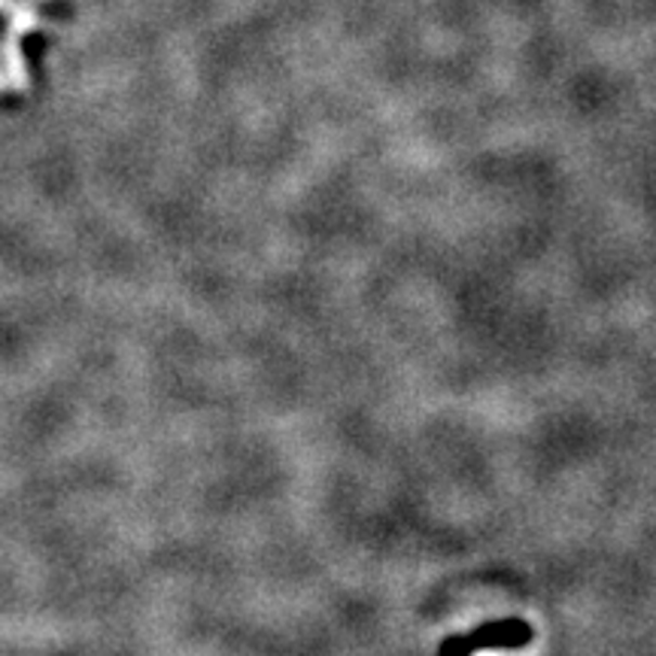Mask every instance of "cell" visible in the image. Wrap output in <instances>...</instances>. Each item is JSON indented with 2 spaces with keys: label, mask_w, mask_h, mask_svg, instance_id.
I'll use <instances>...</instances> for the list:
<instances>
[{
  "label": "cell",
  "mask_w": 656,
  "mask_h": 656,
  "mask_svg": "<svg viewBox=\"0 0 656 656\" xmlns=\"http://www.w3.org/2000/svg\"><path fill=\"white\" fill-rule=\"evenodd\" d=\"M535 639L532 626L526 620H492V623H484L472 629L468 635H450V639L441 641L438 647V656H472L477 651H492V647H504V651H517V647H526L529 641Z\"/></svg>",
  "instance_id": "obj_1"
}]
</instances>
